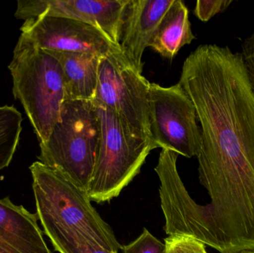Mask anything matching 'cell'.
<instances>
[{
    "label": "cell",
    "mask_w": 254,
    "mask_h": 253,
    "mask_svg": "<svg viewBox=\"0 0 254 253\" xmlns=\"http://www.w3.org/2000/svg\"><path fill=\"white\" fill-rule=\"evenodd\" d=\"M179 83L196 110L200 184L235 202L254 199V89L240 52L208 44L185 59Z\"/></svg>",
    "instance_id": "cell-1"
},
{
    "label": "cell",
    "mask_w": 254,
    "mask_h": 253,
    "mask_svg": "<svg viewBox=\"0 0 254 253\" xmlns=\"http://www.w3.org/2000/svg\"><path fill=\"white\" fill-rule=\"evenodd\" d=\"M29 169L37 217L55 251L119 253L122 245L92 206L87 191L40 161Z\"/></svg>",
    "instance_id": "cell-2"
},
{
    "label": "cell",
    "mask_w": 254,
    "mask_h": 253,
    "mask_svg": "<svg viewBox=\"0 0 254 253\" xmlns=\"http://www.w3.org/2000/svg\"><path fill=\"white\" fill-rule=\"evenodd\" d=\"M8 68L13 96L20 101L39 142L43 144L60 121L65 102L61 64L20 35Z\"/></svg>",
    "instance_id": "cell-3"
},
{
    "label": "cell",
    "mask_w": 254,
    "mask_h": 253,
    "mask_svg": "<svg viewBox=\"0 0 254 253\" xmlns=\"http://www.w3.org/2000/svg\"><path fill=\"white\" fill-rule=\"evenodd\" d=\"M101 139V124L92 101H65L60 121L40 144L39 161L87 191Z\"/></svg>",
    "instance_id": "cell-4"
},
{
    "label": "cell",
    "mask_w": 254,
    "mask_h": 253,
    "mask_svg": "<svg viewBox=\"0 0 254 253\" xmlns=\"http://www.w3.org/2000/svg\"><path fill=\"white\" fill-rule=\"evenodd\" d=\"M96 108L101 139L87 193L92 202L101 203L122 193L156 148L150 138L131 129L113 111Z\"/></svg>",
    "instance_id": "cell-5"
},
{
    "label": "cell",
    "mask_w": 254,
    "mask_h": 253,
    "mask_svg": "<svg viewBox=\"0 0 254 253\" xmlns=\"http://www.w3.org/2000/svg\"><path fill=\"white\" fill-rule=\"evenodd\" d=\"M149 84L118 48L101 59L92 102L95 106L113 111L131 129L151 139Z\"/></svg>",
    "instance_id": "cell-6"
},
{
    "label": "cell",
    "mask_w": 254,
    "mask_h": 253,
    "mask_svg": "<svg viewBox=\"0 0 254 253\" xmlns=\"http://www.w3.org/2000/svg\"><path fill=\"white\" fill-rule=\"evenodd\" d=\"M197 119L195 105L179 82L170 87L150 83L149 132L155 148L197 157L202 142Z\"/></svg>",
    "instance_id": "cell-7"
},
{
    "label": "cell",
    "mask_w": 254,
    "mask_h": 253,
    "mask_svg": "<svg viewBox=\"0 0 254 253\" xmlns=\"http://www.w3.org/2000/svg\"><path fill=\"white\" fill-rule=\"evenodd\" d=\"M179 155L170 150H161L155 168L160 181L164 231L168 236H190L220 252L208 205L201 206L190 196L178 172Z\"/></svg>",
    "instance_id": "cell-8"
},
{
    "label": "cell",
    "mask_w": 254,
    "mask_h": 253,
    "mask_svg": "<svg viewBox=\"0 0 254 253\" xmlns=\"http://www.w3.org/2000/svg\"><path fill=\"white\" fill-rule=\"evenodd\" d=\"M20 31L22 37L43 50L81 52L104 57L119 48L96 27L62 16L27 19Z\"/></svg>",
    "instance_id": "cell-9"
},
{
    "label": "cell",
    "mask_w": 254,
    "mask_h": 253,
    "mask_svg": "<svg viewBox=\"0 0 254 253\" xmlns=\"http://www.w3.org/2000/svg\"><path fill=\"white\" fill-rule=\"evenodd\" d=\"M128 0H19L15 17L62 16L93 25L119 47L121 27Z\"/></svg>",
    "instance_id": "cell-10"
},
{
    "label": "cell",
    "mask_w": 254,
    "mask_h": 253,
    "mask_svg": "<svg viewBox=\"0 0 254 253\" xmlns=\"http://www.w3.org/2000/svg\"><path fill=\"white\" fill-rule=\"evenodd\" d=\"M175 0H128L121 27L119 46L139 72L142 56Z\"/></svg>",
    "instance_id": "cell-11"
},
{
    "label": "cell",
    "mask_w": 254,
    "mask_h": 253,
    "mask_svg": "<svg viewBox=\"0 0 254 253\" xmlns=\"http://www.w3.org/2000/svg\"><path fill=\"white\" fill-rule=\"evenodd\" d=\"M0 253H52L38 217L8 199H0Z\"/></svg>",
    "instance_id": "cell-12"
},
{
    "label": "cell",
    "mask_w": 254,
    "mask_h": 253,
    "mask_svg": "<svg viewBox=\"0 0 254 253\" xmlns=\"http://www.w3.org/2000/svg\"><path fill=\"white\" fill-rule=\"evenodd\" d=\"M58 59L64 76L65 101H93L101 56L81 52L45 50Z\"/></svg>",
    "instance_id": "cell-13"
},
{
    "label": "cell",
    "mask_w": 254,
    "mask_h": 253,
    "mask_svg": "<svg viewBox=\"0 0 254 253\" xmlns=\"http://www.w3.org/2000/svg\"><path fill=\"white\" fill-rule=\"evenodd\" d=\"M195 39L188 7L185 1L175 0L160 22L149 47L164 57L173 59L182 48Z\"/></svg>",
    "instance_id": "cell-14"
},
{
    "label": "cell",
    "mask_w": 254,
    "mask_h": 253,
    "mask_svg": "<svg viewBox=\"0 0 254 253\" xmlns=\"http://www.w3.org/2000/svg\"><path fill=\"white\" fill-rule=\"evenodd\" d=\"M22 116L13 105L0 106V171L13 159L22 132Z\"/></svg>",
    "instance_id": "cell-15"
},
{
    "label": "cell",
    "mask_w": 254,
    "mask_h": 253,
    "mask_svg": "<svg viewBox=\"0 0 254 253\" xmlns=\"http://www.w3.org/2000/svg\"><path fill=\"white\" fill-rule=\"evenodd\" d=\"M121 251L123 253H164L165 244L144 228L135 240L123 245Z\"/></svg>",
    "instance_id": "cell-16"
},
{
    "label": "cell",
    "mask_w": 254,
    "mask_h": 253,
    "mask_svg": "<svg viewBox=\"0 0 254 253\" xmlns=\"http://www.w3.org/2000/svg\"><path fill=\"white\" fill-rule=\"evenodd\" d=\"M164 253H208L206 245L187 236H170L164 239Z\"/></svg>",
    "instance_id": "cell-17"
},
{
    "label": "cell",
    "mask_w": 254,
    "mask_h": 253,
    "mask_svg": "<svg viewBox=\"0 0 254 253\" xmlns=\"http://www.w3.org/2000/svg\"><path fill=\"white\" fill-rule=\"evenodd\" d=\"M232 2V0H198L194 13L200 20L207 22L215 15L226 10Z\"/></svg>",
    "instance_id": "cell-18"
},
{
    "label": "cell",
    "mask_w": 254,
    "mask_h": 253,
    "mask_svg": "<svg viewBox=\"0 0 254 253\" xmlns=\"http://www.w3.org/2000/svg\"><path fill=\"white\" fill-rule=\"evenodd\" d=\"M240 53L254 89V33L243 41Z\"/></svg>",
    "instance_id": "cell-19"
},
{
    "label": "cell",
    "mask_w": 254,
    "mask_h": 253,
    "mask_svg": "<svg viewBox=\"0 0 254 253\" xmlns=\"http://www.w3.org/2000/svg\"><path fill=\"white\" fill-rule=\"evenodd\" d=\"M236 253H254V250H248V251H240Z\"/></svg>",
    "instance_id": "cell-20"
}]
</instances>
